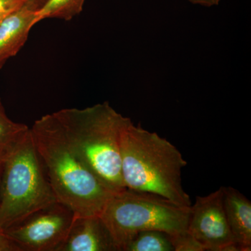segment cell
Here are the masks:
<instances>
[{
	"instance_id": "cell-1",
	"label": "cell",
	"mask_w": 251,
	"mask_h": 251,
	"mask_svg": "<svg viewBox=\"0 0 251 251\" xmlns=\"http://www.w3.org/2000/svg\"><path fill=\"white\" fill-rule=\"evenodd\" d=\"M30 133L58 202L75 216L100 215L114 193L77 155L54 112L36 120Z\"/></svg>"
},
{
	"instance_id": "cell-2",
	"label": "cell",
	"mask_w": 251,
	"mask_h": 251,
	"mask_svg": "<svg viewBox=\"0 0 251 251\" xmlns=\"http://www.w3.org/2000/svg\"><path fill=\"white\" fill-rule=\"evenodd\" d=\"M120 155L127 189L158 195L182 207L191 206L182 185L187 162L171 142L130 120L122 132Z\"/></svg>"
},
{
	"instance_id": "cell-3",
	"label": "cell",
	"mask_w": 251,
	"mask_h": 251,
	"mask_svg": "<svg viewBox=\"0 0 251 251\" xmlns=\"http://www.w3.org/2000/svg\"><path fill=\"white\" fill-rule=\"evenodd\" d=\"M67 139L92 173L111 192L125 190L122 175L120 140L130 119L108 102L87 108L54 112Z\"/></svg>"
},
{
	"instance_id": "cell-4",
	"label": "cell",
	"mask_w": 251,
	"mask_h": 251,
	"mask_svg": "<svg viewBox=\"0 0 251 251\" xmlns=\"http://www.w3.org/2000/svg\"><path fill=\"white\" fill-rule=\"evenodd\" d=\"M58 202L30 133L5 158L0 181V230Z\"/></svg>"
},
{
	"instance_id": "cell-5",
	"label": "cell",
	"mask_w": 251,
	"mask_h": 251,
	"mask_svg": "<svg viewBox=\"0 0 251 251\" xmlns=\"http://www.w3.org/2000/svg\"><path fill=\"white\" fill-rule=\"evenodd\" d=\"M191 206L176 205L166 198L126 188L114 193L100 216L123 251L135 234L160 230L170 235L187 231Z\"/></svg>"
},
{
	"instance_id": "cell-6",
	"label": "cell",
	"mask_w": 251,
	"mask_h": 251,
	"mask_svg": "<svg viewBox=\"0 0 251 251\" xmlns=\"http://www.w3.org/2000/svg\"><path fill=\"white\" fill-rule=\"evenodd\" d=\"M74 216L70 208L57 202L4 232L21 251H57L69 233Z\"/></svg>"
},
{
	"instance_id": "cell-7",
	"label": "cell",
	"mask_w": 251,
	"mask_h": 251,
	"mask_svg": "<svg viewBox=\"0 0 251 251\" xmlns=\"http://www.w3.org/2000/svg\"><path fill=\"white\" fill-rule=\"evenodd\" d=\"M187 231L204 251H241L229 229L223 202V188L197 196L191 204Z\"/></svg>"
},
{
	"instance_id": "cell-8",
	"label": "cell",
	"mask_w": 251,
	"mask_h": 251,
	"mask_svg": "<svg viewBox=\"0 0 251 251\" xmlns=\"http://www.w3.org/2000/svg\"><path fill=\"white\" fill-rule=\"evenodd\" d=\"M57 251H119V249L100 216H75L65 240Z\"/></svg>"
},
{
	"instance_id": "cell-9",
	"label": "cell",
	"mask_w": 251,
	"mask_h": 251,
	"mask_svg": "<svg viewBox=\"0 0 251 251\" xmlns=\"http://www.w3.org/2000/svg\"><path fill=\"white\" fill-rule=\"evenodd\" d=\"M35 11L26 4L6 16L0 23V69L25 44L29 31L34 26Z\"/></svg>"
},
{
	"instance_id": "cell-10",
	"label": "cell",
	"mask_w": 251,
	"mask_h": 251,
	"mask_svg": "<svg viewBox=\"0 0 251 251\" xmlns=\"http://www.w3.org/2000/svg\"><path fill=\"white\" fill-rule=\"evenodd\" d=\"M223 188L226 218L234 241L241 251L251 250V202L233 187Z\"/></svg>"
},
{
	"instance_id": "cell-11",
	"label": "cell",
	"mask_w": 251,
	"mask_h": 251,
	"mask_svg": "<svg viewBox=\"0 0 251 251\" xmlns=\"http://www.w3.org/2000/svg\"><path fill=\"white\" fill-rule=\"evenodd\" d=\"M85 0H47L35 11L34 25L48 18L70 21L82 12Z\"/></svg>"
},
{
	"instance_id": "cell-12",
	"label": "cell",
	"mask_w": 251,
	"mask_h": 251,
	"mask_svg": "<svg viewBox=\"0 0 251 251\" xmlns=\"http://www.w3.org/2000/svg\"><path fill=\"white\" fill-rule=\"evenodd\" d=\"M29 130L27 125L15 122L7 116L0 100V156H7Z\"/></svg>"
},
{
	"instance_id": "cell-13",
	"label": "cell",
	"mask_w": 251,
	"mask_h": 251,
	"mask_svg": "<svg viewBox=\"0 0 251 251\" xmlns=\"http://www.w3.org/2000/svg\"><path fill=\"white\" fill-rule=\"evenodd\" d=\"M123 251H174V248L166 232L145 230L135 234Z\"/></svg>"
},
{
	"instance_id": "cell-14",
	"label": "cell",
	"mask_w": 251,
	"mask_h": 251,
	"mask_svg": "<svg viewBox=\"0 0 251 251\" xmlns=\"http://www.w3.org/2000/svg\"><path fill=\"white\" fill-rule=\"evenodd\" d=\"M170 238L174 251H204L202 245L188 231L170 235Z\"/></svg>"
},
{
	"instance_id": "cell-15",
	"label": "cell",
	"mask_w": 251,
	"mask_h": 251,
	"mask_svg": "<svg viewBox=\"0 0 251 251\" xmlns=\"http://www.w3.org/2000/svg\"><path fill=\"white\" fill-rule=\"evenodd\" d=\"M28 5L27 0H0V16H8Z\"/></svg>"
},
{
	"instance_id": "cell-16",
	"label": "cell",
	"mask_w": 251,
	"mask_h": 251,
	"mask_svg": "<svg viewBox=\"0 0 251 251\" xmlns=\"http://www.w3.org/2000/svg\"><path fill=\"white\" fill-rule=\"evenodd\" d=\"M0 251H21L19 247L2 230H0Z\"/></svg>"
},
{
	"instance_id": "cell-17",
	"label": "cell",
	"mask_w": 251,
	"mask_h": 251,
	"mask_svg": "<svg viewBox=\"0 0 251 251\" xmlns=\"http://www.w3.org/2000/svg\"><path fill=\"white\" fill-rule=\"evenodd\" d=\"M193 4L201 5L205 7L218 6L221 0H186Z\"/></svg>"
},
{
	"instance_id": "cell-18",
	"label": "cell",
	"mask_w": 251,
	"mask_h": 251,
	"mask_svg": "<svg viewBox=\"0 0 251 251\" xmlns=\"http://www.w3.org/2000/svg\"><path fill=\"white\" fill-rule=\"evenodd\" d=\"M27 1L28 6L31 9L37 11L38 9H40L43 5L45 4L47 0H27Z\"/></svg>"
},
{
	"instance_id": "cell-19",
	"label": "cell",
	"mask_w": 251,
	"mask_h": 251,
	"mask_svg": "<svg viewBox=\"0 0 251 251\" xmlns=\"http://www.w3.org/2000/svg\"><path fill=\"white\" fill-rule=\"evenodd\" d=\"M6 156H0V181H1V173H2L3 163Z\"/></svg>"
},
{
	"instance_id": "cell-20",
	"label": "cell",
	"mask_w": 251,
	"mask_h": 251,
	"mask_svg": "<svg viewBox=\"0 0 251 251\" xmlns=\"http://www.w3.org/2000/svg\"><path fill=\"white\" fill-rule=\"evenodd\" d=\"M6 16H0V23L1 22V21H2L3 19H4V18L5 17H6Z\"/></svg>"
}]
</instances>
